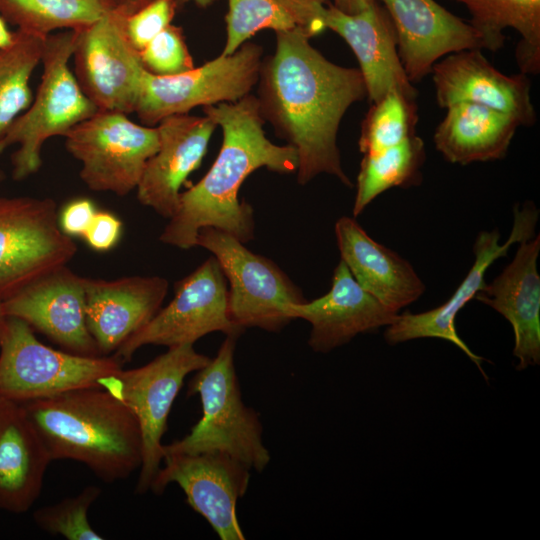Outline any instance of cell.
<instances>
[{
    "label": "cell",
    "mask_w": 540,
    "mask_h": 540,
    "mask_svg": "<svg viewBox=\"0 0 540 540\" xmlns=\"http://www.w3.org/2000/svg\"><path fill=\"white\" fill-rule=\"evenodd\" d=\"M468 10L470 24L486 39L489 50H499L505 42L503 31L512 28L521 39L515 56L521 73L540 70V0H453Z\"/></svg>",
    "instance_id": "83f0119b"
},
{
    "label": "cell",
    "mask_w": 540,
    "mask_h": 540,
    "mask_svg": "<svg viewBox=\"0 0 540 540\" xmlns=\"http://www.w3.org/2000/svg\"><path fill=\"white\" fill-rule=\"evenodd\" d=\"M126 14L110 8L79 31L73 52L74 75L99 110L135 111L144 71L139 51L126 33Z\"/></svg>",
    "instance_id": "4fadbf2b"
},
{
    "label": "cell",
    "mask_w": 540,
    "mask_h": 540,
    "mask_svg": "<svg viewBox=\"0 0 540 540\" xmlns=\"http://www.w3.org/2000/svg\"><path fill=\"white\" fill-rule=\"evenodd\" d=\"M275 33V51L262 61L257 82L262 118L297 151L300 184L325 173L353 186L342 169L337 134L349 107L366 97L360 70L326 59L303 30Z\"/></svg>",
    "instance_id": "6da1fadb"
},
{
    "label": "cell",
    "mask_w": 540,
    "mask_h": 540,
    "mask_svg": "<svg viewBox=\"0 0 540 540\" xmlns=\"http://www.w3.org/2000/svg\"><path fill=\"white\" fill-rule=\"evenodd\" d=\"M79 31L68 30L46 37L36 96L0 137V154L17 146L11 158L14 180L21 181L38 172L42 165L41 150L49 138L64 136L98 111L69 67Z\"/></svg>",
    "instance_id": "5b68a950"
},
{
    "label": "cell",
    "mask_w": 540,
    "mask_h": 540,
    "mask_svg": "<svg viewBox=\"0 0 540 540\" xmlns=\"http://www.w3.org/2000/svg\"><path fill=\"white\" fill-rule=\"evenodd\" d=\"M122 369L113 357L83 356L46 346L25 321L7 317L0 337V399L24 403L100 387Z\"/></svg>",
    "instance_id": "8992f818"
},
{
    "label": "cell",
    "mask_w": 540,
    "mask_h": 540,
    "mask_svg": "<svg viewBox=\"0 0 540 540\" xmlns=\"http://www.w3.org/2000/svg\"><path fill=\"white\" fill-rule=\"evenodd\" d=\"M84 287L87 328L100 354L106 356L159 311L168 281L159 276L84 277Z\"/></svg>",
    "instance_id": "7402d4cb"
},
{
    "label": "cell",
    "mask_w": 540,
    "mask_h": 540,
    "mask_svg": "<svg viewBox=\"0 0 540 540\" xmlns=\"http://www.w3.org/2000/svg\"><path fill=\"white\" fill-rule=\"evenodd\" d=\"M6 318L7 316L5 315L4 310H3L2 300L0 299V337H1V333L5 324Z\"/></svg>",
    "instance_id": "60d3db41"
},
{
    "label": "cell",
    "mask_w": 540,
    "mask_h": 540,
    "mask_svg": "<svg viewBox=\"0 0 540 540\" xmlns=\"http://www.w3.org/2000/svg\"><path fill=\"white\" fill-rule=\"evenodd\" d=\"M13 40H14V34H12L7 29V26L4 20L0 17V50L10 46Z\"/></svg>",
    "instance_id": "f35d334b"
},
{
    "label": "cell",
    "mask_w": 540,
    "mask_h": 540,
    "mask_svg": "<svg viewBox=\"0 0 540 540\" xmlns=\"http://www.w3.org/2000/svg\"><path fill=\"white\" fill-rule=\"evenodd\" d=\"M175 4H184L188 2H192L196 4L199 7L205 8L213 4L216 0H173Z\"/></svg>",
    "instance_id": "ab89813d"
},
{
    "label": "cell",
    "mask_w": 540,
    "mask_h": 540,
    "mask_svg": "<svg viewBox=\"0 0 540 540\" xmlns=\"http://www.w3.org/2000/svg\"><path fill=\"white\" fill-rule=\"evenodd\" d=\"M50 461L23 405L0 399V510L28 511L40 495Z\"/></svg>",
    "instance_id": "d4e9b609"
},
{
    "label": "cell",
    "mask_w": 540,
    "mask_h": 540,
    "mask_svg": "<svg viewBox=\"0 0 540 540\" xmlns=\"http://www.w3.org/2000/svg\"><path fill=\"white\" fill-rule=\"evenodd\" d=\"M45 39L19 30L12 44L0 50V137L33 100L30 79Z\"/></svg>",
    "instance_id": "4dcf8cb0"
},
{
    "label": "cell",
    "mask_w": 540,
    "mask_h": 540,
    "mask_svg": "<svg viewBox=\"0 0 540 540\" xmlns=\"http://www.w3.org/2000/svg\"><path fill=\"white\" fill-rule=\"evenodd\" d=\"M151 488L160 494L170 483L180 486L187 503L202 515L221 540H244L236 504L247 491L249 468L223 452L173 453L163 456Z\"/></svg>",
    "instance_id": "9a60e30c"
},
{
    "label": "cell",
    "mask_w": 540,
    "mask_h": 540,
    "mask_svg": "<svg viewBox=\"0 0 540 540\" xmlns=\"http://www.w3.org/2000/svg\"><path fill=\"white\" fill-rule=\"evenodd\" d=\"M203 113L221 127L223 140L209 171L180 193L178 208L159 237L181 249L195 247L204 227L225 231L242 243L253 239V209L238 199L242 183L262 167L281 174L298 168L294 147L277 145L266 137L257 97L249 94L235 102L205 106Z\"/></svg>",
    "instance_id": "7a4b0ae2"
},
{
    "label": "cell",
    "mask_w": 540,
    "mask_h": 540,
    "mask_svg": "<svg viewBox=\"0 0 540 540\" xmlns=\"http://www.w3.org/2000/svg\"><path fill=\"white\" fill-rule=\"evenodd\" d=\"M96 212V207L90 199H74L67 203L58 215L59 227L70 237L83 236Z\"/></svg>",
    "instance_id": "8d00e7d4"
},
{
    "label": "cell",
    "mask_w": 540,
    "mask_h": 540,
    "mask_svg": "<svg viewBox=\"0 0 540 540\" xmlns=\"http://www.w3.org/2000/svg\"><path fill=\"white\" fill-rule=\"evenodd\" d=\"M21 404L51 460L81 462L105 482L125 479L140 468L137 418L105 389H74Z\"/></svg>",
    "instance_id": "3957f363"
},
{
    "label": "cell",
    "mask_w": 540,
    "mask_h": 540,
    "mask_svg": "<svg viewBox=\"0 0 540 540\" xmlns=\"http://www.w3.org/2000/svg\"><path fill=\"white\" fill-rule=\"evenodd\" d=\"M175 6L173 0H152L126 17L127 36L139 52L171 24Z\"/></svg>",
    "instance_id": "e575fe53"
},
{
    "label": "cell",
    "mask_w": 540,
    "mask_h": 540,
    "mask_svg": "<svg viewBox=\"0 0 540 540\" xmlns=\"http://www.w3.org/2000/svg\"><path fill=\"white\" fill-rule=\"evenodd\" d=\"M7 317L25 321L68 352L102 356L86 323L84 277L55 268L2 301Z\"/></svg>",
    "instance_id": "2e32d148"
},
{
    "label": "cell",
    "mask_w": 540,
    "mask_h": 540,
    "mask_svg": "<svg viewBox=\"0 0 540 540\" xmlns=\"http://www.w3.org/2000/svg\"><path fill=\"white\" fill-rule=\"evenodd\" d=\"M418 113L416 100L391 91L372 103L361 126L358 141L363 154L395 146L416 134Z\"/></svg>",
    "instance_id": "1f68e13d"
},
{
    "label": "cell",
    "mask_w": 540,
    "mask_h": 540,
    "mask_svg": "<svg viewBox=\"0 0 540 540\" xmlns=\"http://www.w3.org/2000/svg\"><path fill=\"white\" fill-rule=\"evenodd\" d=\"M373 0H333L332 5L346 14H357L368 8Z\"/></svg>",
    "instance_id": "74e56055"
},
{
    "label": "cell",
    "mask_w": 540,
    "mask_h": 540,
    "mask_svg": "<svg viewBox=\"0 0 540 540\" xmlns=\"http://www.w3.org/2000/svg\"><path fill=\"white\" fill-rule=\"evenodd\" d=\"M77 246L58 224L56 202L0 197V299L67 263Z\"/></svg>",
    "instance_id": "8fae6325"
},
{
    "label": "cell",
    "mask_w": 540,
    "mask_h": 540,
    "mask_svg": "<svg viewBox=\"0 0 540 540\" xmlns=\"http://www.w3.org/2000/svg\"><path fill=\"white\" fill-rule=\"evenodd\" d=\"M519 244L512 262L491 283L485 282L474 298L509 321L516 368L523 370L540 363V237Z\"/></svg>",
    "instance_id": "603a6c76"
},
{
    "label": "cell",
    "mask_w": 540,
    "mask_h": 540,
    "mask_svg": "<svg viewBox=\"0 0 540 540\" xmlns=\"http://www.w3.org/2000/svg\"><path fill=\"white\" fill-rule=\"evenodd\" d=\"M397 35V51L411 83L431 73L443 56L467 49H488L470 23L435 0H381Z\"/></svg>",
    "instance_id": "e0dca14e"
},
{
    "label": "cell",
    "mask_w": 540,
    "mask_h": 540,
    "mask_svg": "<svg viewBox=\"0 0 540 540\" xmlns=\"http://www.w3.org/2000/svg\"><path fill=\"white\" fill-rule=\"evenodd\" d=\"M196 246L213 254L229 281L228 316L238 328L277 332L291 321L286 307L305 301L275 263L251 252L231 234L213 227L201 228Z\"/></svg>",
    "instance_id": "30bf717a"
},
{
    "label": "cell",
    "mask_w": 540,
    "mask_h": 540,
    "mask_svg": "<svg viewBox=\"0 0 540 540\" xmlns=\"http://www.w3.org/2000/svg\"><path fill=\"white\" fill-rule=\"evenodd\" d=\"M147 71L160 76L176 75L194 68L181 28L170 24L140 52Z\"/></svg>",
    "instance_id": "836d02e7"
},
{
    "label": "cell",
    "mask_w": 540,
    "mask_h": 540,
    "mask_svg": "<svg viewBox=\"0 0 540 540\" xmlns=\"http://www.w3.org/2000/svg\"><path fill=\"white\" fill-rule=\"evenodd\" d=\"M236 338L227 336L217 355L196 371L188 394L200 396L202 417L184 438L163 445V456L223 452L257 472L268 465L271 457L263 444L259 416L241 397L234 366Z\"/></svg>",
    "instance_id": "277c9868"
},
{
    "label": "cell",
    "mask_w": 540,
    "mask_h": 540,
    "mask_svg": "<svg viewBox=\"0 0 540 540\" xmlns=\"http://www.w3.org/2000/svg\"><path fill=\"white\" fill-rule=\"evenodd\" d=\"M335 236L341 260L356 282L389 309L399 313L424 293L409 261L372 239L354 218H339Z\"/></svg>",
    "instance_id": "cb8c5ba5"
},
{
    "label": "cell",
    "mask_w": 540,
    "mask_h": 540,
    "mask_svg": "<svg viewBox=\"0 0 540 540\" xmlns=\"http://www.w3.org/2000/svg\"><path fill=\"white\" fill-rule=\"evenodd\" d=\"M446 109L433 135L435 147L446 161L468 165L505 157L519 127L513 117L470 102Z\"/></svg>",
    "instance_id": "484cf974"
},
{
    "label": "cell",
    "mask_w": 540,
    "mask_h": 540,
    "mask_svg": "<svg viewBox=\"0 0 540 540\" xmlns=\"http://www.w3.org/2000/svg\"><path fill=\"white\" fill-rule=\"evenodd\" d=\"M210 358L192 344L168 348L144 366L123 368L101 380V388L125 404L135 415L142 435V461L136 492L145 493L161 468L162 436L172 404L185 377L200 370Z\"/></svg>",
    "instance_id": "52a82bcc"
},
{
    "label": "cell",
    "mask_w": 540,
    "mask_h": 540,
    "mask_svg": "<svg viewBox=\"0 0 540 540\" xmlns=\"http://www.w3.org/2000/svg\"><path fill=\"white\" fill-rule=\"evenodd\" d=\"M262 56L263 48L247 41L230 55L220 54L180 74L160 76L145 70L134 112L144 125L155 126L198 106L238 101L257 84Z\"/></svg>",
    "instance_id": "ba28073f"
},
{
    "label": "cell",
    "mask_w": 540,
    "mask_h": 540,
    "mask_svg": "<svg viewBox=\"0 0 540 540\" xmlns=\"http://www.w3.org/2000/svg\"><path fill=\"white\" fill-rule=\"evenodd\" d=\"M159 147L147 161L136 188L139 202L170 219L179 205L180 189L196 170L218 127L207 115L176 114L156 125Z\"/></svg>",
    "instance_id": "d6986e66"
},
{
    "label": "cell",
    "mask_w": 540,
    "mask_h": 540,
    "mask_svg": "<svg viewBox=\"0 0 540 540\" xmlns=\"http://www.w3.org/2000/svg\"><path fill=\"white\" fill-rule=\"evenodd\" d=\"M5 178H6V175H5L4 171H2V170L0 169V183H1L2 181H4Z\"/></svg>",
    "instance_id": "b9f144b4"
},
{
    "label": "cell",
    "mask_w": 540,
    "mask_h": 540,
    "mask_svg": "<svg viewBox=\"0 0 540 540\" xmlns=\"http://www.w3.org/2000/svg\"><path fill=\"white\" fill-rule=\"evenodd\" d=\"M285 312L291 320L304 319L311 324L308 344L321 353L348 343L358 334L387 327L399 314L365 291L342 260L334 269L328 293L310 302L289 304Z\"/></svg>",
    "instance_id": "ffe728a7"
},
{
    "label": "cell",
    "mask_w": 540,
    "mask_h": 540,
    "mask_svg": "<svg viewBox=\"0 0 540 540\" xmlns=\"http://www.w3.org/2000/svg\"><path fill=\"white\" fill-rule=\"evenodd\" d=\"M227 281L212 256L175 285L171 302L127 338L114 357L128 362L145 345L168 348L194 344L211 332L239 336L243 330L232 323L227 310Z\"/></svg>",
    "instance_id": "7c38bea8"
},
{
    "label": "cell",
    "mask_w": 540,
    "mask_h": 540,
    "mask_svg": "<svg viewBox=\"0 0 540 540\" xmlns=\"http://www.w3.org/2000/svg\"><path fill=\"white\" fill-rule=\"evenodd\" d=\"M122 231V222L114 214L97 211L82 236L87 244L96 251H108L118 242Z\"/></svg>",
    "instance_id": "d590c367"
},
{
    "label": "cell",
    "mask_w": 540,
    "mask_h": 540,
    "mask_svg": "<svg viewBox=\"0 0 540 540\" xmlns=\"http://www.w3.org/2000/svg\"><path fill=\"white\" fill-rule=\"evenodd\" d=\"M325 24L354 52L371 104L391 91L416 100L417 90L407 78L398 55L393 22L378 0L357 14L343 13L329 2Z\"/></svg>",
    "instance_id": "44dd1931"
},
{
    "label": "cell",
    "mask_w": 540,
    "mask_h": 540,
    "mask_svg": "<svg viewBox=\"0 0 540 540\" xmlns=\"http://www.w3.org/2000/svg\"><path fill=\"white\" fill-rule=\"evenodd\" d=\"M538 213L532 202H526L521 208L515 206L512 230L504 244L499 242L500 233L497 229L481 231L473 245L474 264L453 295L434 309L421 313H399L394 322L386 327L385 341L396 345L419 338L447 340L463 351L485 376L481 368L483 358L475 354L457 333L456 316L485 284V273L492 263L506 256L513 244L534 237Z\"/></svg>",
    "instance_id": "5bb4252c"
},
{
    "label": "cell",
    "mask_w": 540,
    "mask_h": 540,
    "mask_svg": "<svg viewBox=\"0 0 540 540\" xmlns=\"http://www.w3.org/2000/svg\"><path fill=\"white\" fill-rule=\"evenodd\" d=\"M363 155L357 176L354 217L381 193L394 187L416 185L425 161V146L414 134L395 146Z\"/></svg>",
    "instance_id": "f1b7e54d"
},
{
    "label": "cell",
    "mask_w": 540,
    "mask_h": 540,
    "mask_svg": "<svg viewBox=\"0 0 540 540\" xmlns=\"http://www.w3.org/2000/svg\"><path fill=\"white\" fill-rule=\"evenodd\" d=\"M328 0H228L222 55L234 53L260 30H303L311 38L326 28Z\"/></svg>",
    "instance_id": "4316f807"
},
{
    "label": "cell",
    "mask_w": 540,
    "mask_h": 540,
    "mask_svg": "<svg viewBox=\"0 0 540 540\" xmlns=\"http://www.w3.org/2000/svg\"><path fill=\"white\" fill-rule=\"evenodd\" d=\"M431 74L441 108L470 102L505 113L519 126H532L536 122L527 75L501 73L480 49L448 54L433 65Z\"/></svg>",
    "instance_id": "ac0fdd59"
},
{
    "label": "cell",
    "mask_w": 540,
    "mask_h": 540,
    "mask_svg": "<svg viewBox=\"0 0 540 540\" xmlns=\"http://www.w3.org/2000/svg\"><path fill=\"white\" fill-rule=\"evenodd\" d=\"M100 493L99 487L87 486L76 496L36 510L34 521L41 529L68 540H102L88 520V510Z\"/></svg>",
    "instance_id": "d6a6232c"
},
{
    "label": "cell",
    "mask_w": 540,
    "mask_h": 540,
    "mask_svg": "<svg viewBox=\"0 0 540 540\" xmlns=\"http://www.w3.org/2000/svg\"><path fill=\"white\" fill-rule=\"evenodd\" d=\"M111 8L108 0H0L19 30L46 38L56 29L82 30Z\"/></svg>",
    "instance_id": "f546056e"
},
{
    "label": "cell",
    "mask_w": 540,
    "mask_h": 540,
    "mask_svg": "<svg viewBox=\"0 0 540 540\" xmlns=\"http://www.w3.org/2000/svg\"><path fill=\"white\" fill-rule=\"evenodd\" d=\"M80 162V178L93 191L125 196L138 186L147 161L159 147L156 126L139 125L127 114L99 110L64 136Z\"/></svg>",
    "instance_id": "9c48e42d"
}]
</instances>
